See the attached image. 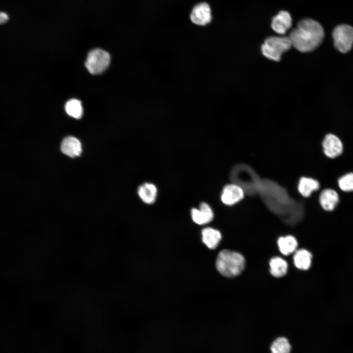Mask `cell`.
Wrapping results in <instances>:
<instances>
[{
    "mask_svg": "<svg viewBox=\"0 0 353 353\" xmlns=\"http://www.w3.org/2000/svg\"><path fill=\"white\" fill-rule=\"evenodd\" d=\"M270 273L276 277H280L286 275L288 265L287 262L279 257L272 258L269 262Z\"/></svg>",
    "mask_w": 353,
    "mask_h": 353,
    "instance_id": "ac0fdd59",
    "label": "cell"
},
{
    "mask_svg": "<svg viewBox=\"0 0 353 353\" xmlns=\"http://www.w3.org/2000/svg\"><path fill=\"white\" fill-rule=\"evenodd\" d=\"M291 345L288 340L284 337L276 339L271 344V353H290Z\"/></svg>",
    "mask_w": 353,
    "mask_h": 353,
    "instance_id": "d6986e66",
    "label": "cell"
},
{
    "mask_svg": "<svg viewBox=\"0 0 353 353\" xmlns=\"http://www.w3.org/2000/svg\"><path fill=\"white\" fill-rule=\"evenodd\" d=\"M245 266V260L239 252L225 250L220 252L216 258V267L223 276L233 277L240 275Z\"/></svg>",
    "mask_w": 353,
    "mask_h": 353,
    "instance_id": "7a4b0ae2",
    "label": "cell"
},
{
    "mask_svg": "<svg viewBox=\"0 0 353 353\" xmlns=\"http://www.w3.org/2000/svg\"><path fill=\"white\" fill-rule=\"evenodd\" d=\"M292 46L298 50L307 52L313 50L322 43L324 30L317 21L305 18L300 20L289 35Z\"/></svg>",
    "mask_w": 353,
    "mask_h": 353,
    "instance_id": "6da1fadb",
    "label": "cell"
},
{
    "mask_svg": "<svg viewBox=\"0 0 353 353\" xmlns=\"http://www.w3.org/2000/svg\"><path fill=\"white\" fill-rule=\"evenodd\" d=\"M319 187V183L317 180L303 176L299 179L298 189L302 196L307 198L313 191L318 190Z\"/></svg>",
    "mask_w": 353,
    "mask_h": 353,
    "instance_id": "9a60e30c",
    "label": "cell"
},
{
    "mask_svg": "<svg viewBox=\"0 0 353 353\" xmlns=\"http://www.w3.org/2000/svg\"><path fill=\"white\" fill-rule=\"evenodd\" d=\"M190 213L193 221L199 225L209 223L214 216L212 207L204 202H201L198 208H192Z\"/></svg>",
    "mask_w": 353,
    "mask_h": 353,
    "instance_id": "52a82bcc",
    "label": "cell"
},
{
    "mask_svg": "<svg viewBox=\"0 0 353 353\" xmlns=\"http://www.w3.org/2000/svg\"><path fill=\"white\" fill-rule=\"evenodd\" d=\"M292 19L290 13L286 11H280L272 19V29L279 34H284L292 26Z\"/></svg>",
    "mask_w": 353,
    "mask_h": 353,
    "instance_id": "30bf717a",
    "label": "cell"
},
{
    "mask_svg": "<svg viewBox=\"0 0 353 353\" xmlns=\"http://www.w3.org/2000/svg\"><path fill=\"white\" fill-rule=\"evenodd\" d=\"M322 146L325 154L329 158H335L343 152V146L339 138L332 134H328L324 138Z\"/></svg>",
    "mask_w": 353,
    "mask_h": 353,
    "instance_id": "ba28073f",
    "label": "cell"
},
{
    "mask_svg": "<svg viewBox=\"0 0 353 353\" xmlns=\"http://www.w3.org/2000/svg\"><path fill=\"white\" fill-rule=\"evenodd\" d=\"M292 46L288 36H271L264 41L261 46V50L266 57L278 61L281 59V55Z\"/></svg>",
    "mask_w": 353,
    "mask_h": 353,
    "instance_id": "3957f363",
    "label": "cell"
},
{
    "mask_svg": "<svg viewBox=\"0 0 353 353\" xmlns=\"http://www.w3.org/2000/svg\"><path fill=\"white\" fill-rule=\"evenodd\" d=\"M157 188L153 183L146 182L141 184L137 189V194L141 200L145 204H153L157 197Z\"/></svg>",
    "mask_w": 353,
    "mask_h": 353,
    "instance_id": "8fae6325",
    "label": "cell"
},
{
    "mask_svg": "<svg viewBox=\"0 0 353 353\" xmlns=\"http://www.w3.org/2000/svg\"><path fill=\"white\" fill-rule=\"evenodd\" d=\"M67 113L70 116L76 118H80L83 114V108L80 101L76 99L68 101L65 106Z\"/></svg>",
    "mask_w": 353,
    "mask_h": 353,
    "instance_id": "ffe728a7",
    "label": "cell"
},
{
    "mask_svg": "<svg viewBox=\"0 0 353 353\" xmlns=\"http://www.w3.org/2000/svg\"><path fill=\"white\" fill-rule=\"evenodd\" d=\"M60 149L63 153L70 157L78 156L82 152L80 141L73 136L65 137L61 143Z\"/></svg>",
    "mask_w": 353,
    "mask_h": 353,
    "instance_id": "7c38bea8",
    "label": "cell"
},
{
    "mask_svg": "<svg viewBox=\"0 0 353 353\" xmlns=\"http://www.w3.org/2000/svg\"><path fill=\"white\" fill-rule=\"evenodd\" d=\"M293 260L297 268L302 270H307L311 266L312 254L306 250L300 249L295 252Z\"/></svg>",
    "mask_w": 353,
    "mask_h": 353,
    "instance_id": "2e32d148",
    "label": "cell"
},
{
    "mask_svg": "<svg viewBox=\"0 0 353 353\" xmlns=\"http://www.w3.org/2000/svg\"><path fill=\"white\" fill-rule=\"evenodd\" d=\"M244 197L243 189L238 184L230 183L223 187L220 199L223 204L231 206L239 202Z\"/></svg>",
    "mask_w": 353,
    "mask_h": 353,
    "instance_id": "8992f818",
    "label": "cell"
},
{
    "mask_svg": "<svg viewBox=\"0 0 353 353\" xmlns=\"http://www.w3.org/2000/svg\"><path fill=\"white\" fill-rule=\"evenodd\" d=\"M202 235L203 242L211 250L216 248L222 239L221 232L210 227L203 228L202 231Z\"/></svg>",
    "mask_w": 353,
    "mask_h": 353,
    "instance_id": "5bb4252c",
    "label": "cell"
},
{
    "mask_svg": "<svg viewBox=\"0 0 353 353\" xmlns=\"http://www.w3.org/2000/svg\"><path fill=\"white\" fill-rule=\"evenodd\" d=\"M110 61L109 54L106 51L96 49L88 54L85 62V67L92 74H99L109 66Z\"/></svg>",
    "mask_w": 353,
    "mask_h": 353,
    "instance_id": "277c9868",
    "label": "cell"
},
{
    "mask_svg": "<svg viewBox=\"0 0 353 353\" xmlns=\"http://www.w3.org/2000/svg\"><path fill=\"white\" fill-rule=\"evenodd\" d=\"M339 202L337 192L331 189L324 190L320 194L319 202L322 207L326 211H332Z\"/></svg>",
    "mask_w": 353,
    "mask_h": 353,
    "instance_id": "4fadbf2b",
    "label": "cell"
},
{
    "mask_svg": "<svg viewBox=\"0 0 353 353\" xmlns=\"http://www.w3.org/2000/svg\"><path fill=\"white\" fill-rule=\"evenodd\" d=\"M277 245L281 253L284 255H288L296 252L298 242L294 236L288 235L279 237Z\"/></svg>",
    "mask_w": 353,
    "mask_h": 353,
    "instance_id": "e0dca14e",
    "label": "cell"
},
{
    "mask_svg": "<svg viewBox=\"0 0 353 353\" xmlns=\"http://www.w3.org/2000/svg\"><path fill=\"white\" fill-rule=\"evenodd\" d=\"M334 45L340 52L346 53L353 45V27L348 25H340L332 31Z\"/></svg>",
    "mask_w": 353,
    "mask_h": 353,
    "instance_id": "5b68a950",
    "label": "cell"
},
{
    "mask_svg": "<svg viewBox=\"0 0 353 353\" xmlns=\"http://www.w3.org/2000/svg\"><path fill=\"white\" fill-rule=\"evenodd\" d=\"M340 188L345 192L353 191V173L347 174L338 180Z\"/></svg>",
    "mask_w": 353,
    "mask_h": 353,
    "instance_id": "44dd1931",
    "label": "cell"
},
{
    "mask_svg": "<svg viewBox=\"0 0 353 353\" xmlns=\"http://www.w3.org/2000/svg\"><path fill=\"white\" fill-rule=\"evenodd\" d=\"M212 19L211 9L205 2L196 5L190 15V19L195 24L203 26L210 22Z\"/></svg>",
    "mask_w": 353,
    "mask_h": 353,
    "instance_id": "9c48e42d",
    "label": "cell"
},
{
    "mask_svg": "<svg viewBox=\"0 0 353 353\" xmlns=\"http://www.w3.org/2000/svg\"><path fill=\"white\" fill-rule=\"evenodd\" d=\"M8 20V14L4 12L0 11V25L6 23Z\"/></svg>",
    "mask_w": 353,
    "mask_h": 353,
    "instance_id": "7402d4cb",
    "label": "cell"
}]
</instances>
